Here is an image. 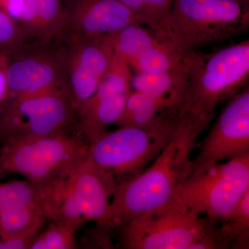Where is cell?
<instances>
[{"mask_svg": "<svg viewBox=\"0 0 249 249\" xmlns=\"http://www.w3.org/2000/svg\"><path fill=\"white\" fill-rule=\"evenodd\" d=\"M28 40L21 23L0 9V56L9 58Z\"/></svg>", "mask_w": 249, "mask_h": 249, "instance_id": "24", "label": "cell"}, {"mask_svg": "<svg viewBox=\"0 0 249 249\" xmlns=\"http://www.w3.org/2000/svg\"><path fill=\"white\" fill-rule=\"evenodd\" d=\"M219 222L177 201L121 227V245L127 249H212Z\"/></svg>", "mask_w": 249, "mask_h": 249, "instance_id": "5", "label": "cell"}, {"mask_svg": "<svg viewBox=\"0 0 249 249\" xmlns=\"http://www.w3.org/2000/svg\"><path fill=\"white\" fill-rule=\"evenodd\" d=\"M117 184L111 172L86 156L62 185L53 220L67 221L78 228L88 222L103 226Z\"/></svg>", "mask_w": 249, "mask_h": 249, "instance_id": "9", "label": "cell"}, {"mask_svg": "<svg viewBox=\"0 0 249 249\" xmlns=\"http://www.w3.org/2000/svg\"><path fill=\"white\" fill-rule=\"evenodd\" d=\"M249 24L240 0H174L157 37L186 53L238 35Z\"/></svg>", "mask_w": 249, "mask_h": 249, "instance_id": "3", "label": "cell"}, {"mask_svg": "<svg viewBox=\"0 0 249 249\" xmlns=\"http://www.w3.org/2000/svg\"><path fill=\"white\" fill-rule=\"evenodd\" d=\"M120 1L124 6H127L129 9L134 11L142 17L146 18V4H145V0H118ZM148 22V20H147ZM149 27V22H148Z\"/></svg>", "mask_w": 249, "mask_h": 249, "instance_id": "30", "label": "cell"}, {"mask_svg": "<svg viewBox=\"0 0 249 249\" xmlns=\"http://www.w3.org/2000/svg\"><path fill=\"white\" fill-rule=\"evenodd\" d=\"M129 93L80 106L77 111L80 117L78 126L90 142L104 133L108 126L116 124L124 111Z\"/></svg>", "mask_w": 249, "mask_h": 249, "instance_id": "15", "label": "cell"}, {"mask_svg": "<svg viewBox=\"0 0 249 249\" xmlns=\"http://www.w3.org/2000/svg\"><path fill=\"white\" fill-rule=\"evenodd\" d=\"M38 231L34 230L21 235L0 238V249H30Z\"/></svg>", "mask_w": 249, "mask_h": 249, "instance_id": "26", "label": "cell"}, {"mask_svg": "<svg viewBox=\"0 0 249 249\" xmlns=\"http://www.w3.org/2000/svg\"><path fill=\"white\" fill-rule=\"evenodd\" d=\"M19 206L40 208L50 218L52 201L42 187L29 180L0 184V212Z\"/></svg>", "mask_w": 249, "mask_h": 249, "instance_id": "18", "label": "cell"}, {"mask_svg": "<svg viewBox=\"0 0 249 249\" xmlns=\"http://www.w3.org/2000/svg\"><path fill=\"white\" fill-rule=\"evenodd\" d=\"M73 1H74V0H62V1H63L64 3H66V4L68 5Z\"/></svg>", "mask_w": 249, "mask_h": 249, "instance_id": "31", "label": "cell"}, {"mask_svg": "<svg viewBox=\"0 0 249 249\" xmlns=\"http://www.w3.org/2000/svg\"><path fill=\"white\" fill-rule=\"evenodd\" d=\"M249 152V89L236 93L223 109L194 159L191 175Z\"/></svg>", "mask_w": 249, "mask_h": 249, "instance_id": "11", "label": "cell"}, {"mask_svg": "<svg viewBox=\"0 0 249 249\" xmlns=\"http://www.w3.org/2000/svg\"><path fill=\"white\" fill-rule=\"evenodd\" d=\"M7 58L0 56V111L9 98V88L8 83Z\"/></svg>", "mask_w": 249, "mask_h": 249, "instance_id": "28", "label": "cell"}, {"mask_svg": "<svg viewBox=\"0 0 249 249\" xmlns=\"http://www.w3.org/2000/svg\"><path fill=\"white\" fill-rule=\"evenodd\" d=\"M114 55L106 35L71 39L67 47V84L77 111L93 96Z\"/></svg>", "mask_w": 249, "mask_h": 249, "instance_id": "12", "label": "cell"}, {"mask_svg": "<svg viewBox=\"0 0 249 249\" xmlns=\"http://www.w3.org/2000/svg\"><path fill=\"white\" fill-rule=\"evenodd\" d=\"M129 69L125 62L114 55L110 67L100 81L96 91L83 104H91L105 98L129 92L132 77Z\"/></svg>", "mask_w": 249, "mask_h": 249, "instance_id": "22", "label": "cell"}, {"mask_svg": "<svg viewBox=\"0 0 249 249\" xmlns=\"http://www.w3.org/2000/svg\"><path fill=\"white\" fill-rule=\"evenodd\" d=\"M173 106L169 98L155 97L138 91H129L124 111L115 124L121 127H145Z\"/></svg>", "mask_w": 249, "mask_h": 249, "instance_id": "16", "label": "cell"}, {"mask_svg": "<svg viewBox=\"0 0 249 249\" xmlns=\"http://www.w3.org/2000/svg\"><path fill=\"white\" fill-rule=\"evenodd\" d=\"M183 55L184 53L178 52L169 42L160 40L134 60L129 67L137 73H163L178 67L182 61Z\"/></svg>", "mask_w": 249, "mask_h": 249, "instance_id": "20", "label": "cell"}, {"mask_svg": "<svg viewBox=\"0 0 249 249\" xmlns=\"http://www.w3.org/2000/svg\"><path fill=\"white\" fill-rule=\"evenodd\" d=\"M224 219L249 229V190L241 197L230 215Z\"/></svg>", "mask_w": 249, "mask_h": 249, "instance_id": "27", "label": "cell"}, {"mask_svg": "<svg viewBox=\"0 0 249 249\" xmlns=\"http://www.w3.org/2000/svg\"><path fill=\"white\" fill-rule=\"evenodd\" d=\"M178 128L176 121L164 111L145 127H121L105 132L90 142L87 157L113 175H138L153 161Z\"/></svg>", "mask_w": 249, "mask_h": 249, "instance_id": "6", "label": "cell"}, {"mask_svg": "<svg viewBox=\"0 0 249 249\" xmlns=\"http://www.w3.org/2000/svg\"><path fill=\"white\" fill-rule=\"evenodd\" d=\"M76 111L66 88L9 98L0 111V142L67 133Z\"/></svg>", "mask_w": 249, "mask_h": 249, "instance_id": "7", "label": "cell"}, {"mask_svg": "<svg viewBox=\"0 0 249 249\" xmlns=\"http://www.w3.org/2000/svg\"><path fill=\"white\" fill-rule=\"evenodd\" d=\"M1 144L0 170L22 175L52 196L86 157L89 146L68 133L8 141Z\"/></svg>", "mask_w": 249, "mask_h": 249, "instance_id": "4", "label": "cell"}, {"mask_svg": "<svg viewBox=\"0 0 249 249\" xmlns=\"http://www.w3.org/2000/svg\"><path fill=\"white\" fill-rule=\"evenodd\" d=\"M45 218L43 210L34 206H19L0 212V238L39 230Z\"/></svg>", "mask_w": 249, "mask_h": 249, "instance_id": "21", "label": "cell"}, {"mask_svg": "<svg viewBox=\"0 0 249 249\" xmlns=\"http://www.w3.org/2000/svg\"><path fill=\"white\" fill-rule=\"evenodd\" d=\"M53 221L45 231L36 236L30 249L76 248V232L78 227L67 221Z\"/></svg>", "mask_w": 249, "mask_h": 249, "instance_id": "23", "label": "cell"}, {"mask_svg": "<svg viewBox=\"0 0 249 249\" xmlns=\"http://www.w3.org/2000/svg\"><path fill=\"white\" fill-rule=\"evenodd\" d=\"M183 83L176 103L165 112L178 124L205 130L217 106L233 96L248 81L249 41L234 44L209 54L183 55Z\"/></svg>", "mask_w": 249, "mask_h": 249, "instance_id": "2", "label": "cell"}, {"mask_svg": "<svg viewBox=\"0 0 249 249\" xmlns=\"http://www.w3.org/2000/svg\"><path fill=\"white\" fill-rule=\"evenodd\" d=\"M62 0H25L19 22L28 39L50 42L66 29L67 7Z\"/></svg>", "mask_w": 249, "mask_h": 249, "instance_id": "14", "label": "cell"}, {"mask_svg": "<svg viewBox=\"0 0 249 249\" xmlns=\"http://www.w3.org/2000/svg\"><path fill=\"white\" fill-rule=\"evenodd\" d=\"M132 24L148 22L118 0H74L67 6L65 31L71 39L107 35Z\"/></svg>", "mask_w": 249, "mask_h": 249, "instance_id": "13", "label": "cell"}, {"mask_svg": "<svg viewBox=\"0 0 249 249\" xmlns=\"http://www.w3.org/2000/svg\"><path fill=\"white\" fill-rule=\"evenodd\" d=\"M106 36L114 55L128 66L161 40L142 24H132Z\"/></svg>", "mask_w": 249, "mask_h": 249, "instance_id": "17", "label": "cell"}, {"mask_svg": "<svg viewBox=\"0 0 249 249\" xmlns=\"http://www.w3.org/2000/svg\"><path fill=\"white\" fill-rule=\"evenodd\" d=\"M25 0H0V9L19 21L24 9Z\"/></svg>", "mask_w": 249, "mask_h": 249, "instance_id": "29", "label": "cell"}, {"mask_svg": "<svg viewBox=\"0 0 249 249\" xmlns=\"http://www.w3.org/2000/svg\"><path fill=\"white\" fill-rule=\"evenodd\" d=\"M204 130L179 124L160 155L138 175L118 183L103 227L121 228L142 213L178 201L191 173L192 152Z\"/></svg>", "mask_w": 249, "mask_h": 249, "instance_id": "1", "label": "cell"}, {"mask_svg": "<svg viewBox=\"0 0 249 249\" xmlns=\"http://www.w3.org/2000/svg\"><path fill=\"white\" fill-rule=\"evenodd\" d=\"M184 72L183 57L181 64L170 71L160 73H137L132 77L131 86L135 91L155 97L169 98L173 102V107L182 87Z\"/></svg>", "mask_w": 249, "mask_h": 249, "instance_id": "19", "label": "cell"}, {"mask_svg": "<svg viewBox=\"0 0 249 249\" xmlns=\"http://www.w3.org/2000/svg\"><path fill=\"white\" fill-rule=\"evenodd\" d=\"M52 42H27L7 58L9 98L52 88L68 89L67 48Z\"/></svg>", "mask_w": 249, "mask_h": 249, "instance_id": "10", "label": "cell"}, {"mask_svg": "<svg viewBox=\"0 0 249 249\" xmlns=\"http://www.w3.org/2000/svg\"><path fill=\"white\" fill-rule=\"evenodd\" d=\"M174 0H145L146 18L149 27L157 36L165 19L169 16Z\"/></svg>", "mask_w": 249, "mask_h": 249, "instance_id": "25", "label": "cell"}, {"mask_svg": "<svg viewBox=\"0 0 249 249\" xmlns=\"http://www.w3.org/2000/svg\"><path fill=\"white\" fill-rule=\"evenodd\" d=\"M249 190V152L190 175L178 199L196 213L222 220Z\"/></svg>", "mask_w": 249, "mask_h": 249, "instance_id": "8", "label": "cell"}]
</instances>
